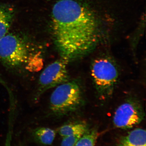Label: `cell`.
Here are the masks:
<instances>
[{"label":"cell","instance_id":"2","mask_svg":"<svg viewBox=\"0 0 146 146\" xmlns=\"http://www.w3.org/2000/svg\"><path fill=\"white\" fill-rule=\"evenodd\" d=\"M42 55L20 36L6 34L0 39V63L13 72H35L43 65Z\"/></svg>","mask_w":146,"mask_h":146},{"label":"cell","instance_id":"10","mask_svg":"<svg viewBox=\"0 0 146 146\" xmlns=\"http://www.w3.org/2000/svg\"><path fill=\"white\" fill-rule=\"evenodd\" d=\"M87 130V125L84 123H70L60 127L58 129V133L63 138L76 134H83Z\"/></svg>","mask_w":146,"mask_h":146},{"label":"cell","instance_id":"14","mask_svg":"<svg viewBox=\"0 0 146 146\" xmlns=\"http://www.w3.org/2000/svg\"></svg>","mask_w":146,"mask_h":146},{"label":"cell","instance_id":"13","mask_svg":"<svg viewBox=\"0 0 146 146\" xmlns=\"http://www.w3.org/2000/svg\"><path fill=\"white\" fill-rule=\"evenodd\" d=\"M11 141H12V135L10 131L7 136L4 146H11Z\"/></svg>","mask_w":146,"mask_h":146},{"label":"cell","instance_id":"1","mask_svg":"<svg viewBox=\"0 0 146 146\" xmlns=\"http://www.w3.org/2000/svg\"><path fill=\"white\" fill-rule=\"evenodd\" d=\"M52 26L54 43L61 58L70 62L91 52L98 41L94 14L74 0H60L54 5Z\"/></svg>","mask_w":146,"mask_h":146},{"label":"cell","instance_id":"9","mask_svg":"<svg viewBox=\"0 0 146 146\" xmlns=\"http://www.w3.org/2000/svg\"><path fill=\"white\" fill-rule=\"evenodd\" d=\"M56 134L55 131L46 127L37 128L33 132V136L36 141L46 146L52 144L55 138Z\"/></svg>","mask_w":146,"mask_h":146},{"label":"cell","instance_id":"5","mask_svg":"<svg viewBox=\"0 0 146 146\" xmlns=\"http://www.w3.org/2000/svg\"><path fill=\"white\" fill-rule=\"evenodd\" d=\"M69 62L60 58L46 67L39 76L36 98L48 90L68 81L69 80L67 65Z\"/></svg>","mask_w":146,"mask_h":146},{"label":"cell","instance_id":"7","mask_svg":"<svg viewBox=\"0 0 146 146\" xmlns=\"http://www.w3.org/2000/svg\"><path fill=\"white\" fill-rule=\"evenodd\" d=\"M118 146H146V131L137 128L124 137Z\"/></svg>","mask_w":146,"mask_h":146},{"label":"cell","instance_id":"3","mask_svg":"<svg viewBox=\"0 0 146 146\" xmlns=\"http://www.w3.org/2000/svg\"><path fill=\"white\" fill-rule=\"evenodd\" d=\"M91 72L100 98L103 100L110 98L114 93L119 76L116 61L109 56L97 57L91 63Z\"/></svg>","mask_w":146,"mask_h":146},{"label":"cell","instance_id":"6","mask_svg":"<svg viewBox=\"0 0 146 146\" xmlns=\"http://www.w3.org/2000/svg\"><path fill=\"white\" fill-rule=\"evenodd\" d=\"M145 116L141 102L136 99L130 98L116 109L113 116V123L118 128L130 129L140 123Z\"/></svg>","mask_w":146,"mask_h":146},{"label":"cell","instance_id":"12","mask_svg":"<svg viewBox=\"0 0 146 146\" xmlns=\"http://www.w3.org/2000/svg\"><path fill=\"white\" fill-rule=\"evenodd\" d=\"M83 134H76L63 137L61 146H74Z\"/></svg>","mask_w":146,"mask_h":146},{"label":"cell","instance_id":"8","mask_svg":"<svg viewBox=\"0 0 146 146\" xmlns=\"http://www.w3.org/2000/svg\"><path fill=\"white\" fill-rule=\"evenodd\" d=\"M13 18V11L10 8L0 5V39L7 34Z\"/></svg>","mask_w":146,"mask_h":146},{"label":"cell","instance_id":"4","mask_svg":"<svg viewBox=\"0 0 146 146\" xmlns=\"http://www.w3.org/2000/svg\"><path fill=\"white\" fill-rule=\"evenodd\" d=\"M80 83L68 80L56 87L50 98L49 108L53 115L62 116L76 111L83 103Z\"/></svg>","mask_w":146,"mask_h":146},{"label":"cell","instance_id":"11","mask_svg":"<svg viewBox=\"0 0 146 146\" xmlns=\"http://www.w3.org/2000/svg\"><path fill=\"white\" fill-rule=\"evenodd\" d=\"M98 136V133L97 130L87 129L74 146H95Z\"/></svg>","mask_w":146,"mask_h":146}]
</instances>
